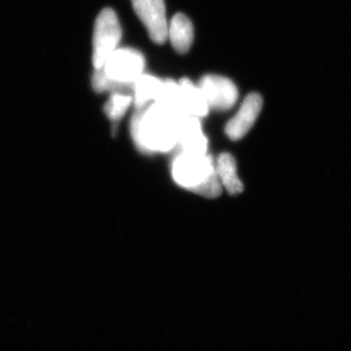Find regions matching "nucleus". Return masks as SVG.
<instances>
[{"instance_id": "1a4fd4ad", "label": "nucleus", "mask_w": 351, "mask_h": 351, "mask_svg": "<svg viewBox=\"0 0 351 351\" xmlns=\"http://www.w3.org/2000/svg\"><path fill=\"white\" fill-rule=\"evenodd\" d=\"M168 38L179 54H186L191 49L195 38L191 21L182 13L176 14L168 24Z\"/></svg>"}, {"instance_id": "20e7f679", "label": "nucleus", "mask_w": 351, "mask_h": 351, "mask_svg": "<svg viewBox=\"0 0 351 351\" xmlns=\"http://www.w3.org/2000/svg\"><path fill=\"white\" fill-rule=\"evenodd\" d=\"M145 60L140 51L133 48H117L108 58L103 69L108 76L117 82L134 83L144 73Z\"/></svg>"}, {"instance_id": "0eeeda50", "label": "nucleus", "mask_w": 351, "mask_h": 351, "mask_svg": "<svg viewBox=\"0 0 351 351\" xmlns=\"http://www.w3.org/2000/svg\"><path fill=\"white\" fill-rule=\"evenodd\" d=\"M263 108V98L260 94L252 93L245 98L239 112L228 122L226 133L232 141L244 137L260 115Z\"/></svg>"}, {"instance_id": "4468645a", "label": "nucleus", "mask_w": 351, "mask_h": 351, "mask_svg": "<svg viewBox=\"0 0 351 351\" xmlns=\"http://www.w3.org/2000/svg\"><path fill=\"white\" fill-rule=\"evenodd\" d=\"M154 103L161 104L164 107L170 108V110L186 114L182 108L181 87H180L179 83L175 82L174 80H163L160 95Z\"/></svg>"}, {"instance_id": "ddd939ff", "label": "nucleus", "mask_w": 351, "mask_h": 351, "mask_svg": "<svg viewBox=\"0 0 351 351\" xmlns=\"http://www.w3.org/2000/svg\"><path fill=\"white\" fill-rule=\"evenodd\" d=\"M92 84L97 92L110 91L112 93L133 94L134 83L117 82L108 76L103 68L95 69Z\"/></svg>"}, {"instance_id": "f257e3e1", "label": "nucleus", "mask_w": 351, "mask_h": 351, "mask_svg": "<svg viewBox=\"0 0 351 351\" xmlns=\"http://www.w3.org/2000/svg\"><path fill=\"white\" fill-rule=\"evenodd\" d=\"M186 115L158 103L138 108L131 122L134 142L147 154L171 151L177 147L180 126Z\"/></svg>"}, {"instance_id": "f8f14e48", "label": "nucleus", "mask_w": 351, "mask_h": 351, "mask_svg": "<svg viewBox=\"0 0 351 351\" xmlns=\"http://www.w3.org/2000/svg\"><path fill=\"white\" fill-rule=\"evenodd\" d=\"M162 86L163 80L156 76L145 73L138 76L134 82L133 87L134 104L136 108L138 110L147 107L151 101H156Z\"/></svg>"}, {"instance_id": "423d86ee", "label": "nucleus", "mask_w": 351, "mask_h": 351, "mask_svg": "<svg viewBox=\"0 0 351 351\" xmlns=\"http://www.w3.org/2000/svg\"><path fill=\"white\" fill-rule=\"evenodd\" d=\"M200 88L209 108L228 110L239 99V90L230 78L217 75H207L201 78Z\"/></svg>"}, {"instance_id": "6e6552de", "label": "nucleus", "mask_w": 351, "mask_h": 351, "mask_svg": "<svg viewBox=\"0 0 351 351\" xmlns=\"http://www.w3.org/2000/svg\"><path fill=\"white\" fill-rule=\"evenodd\" d=\"M207 138L203 134L199 119L186 115L180 126L178 145L184 154H205L207 152Z\"/></svg>"}, {"instance_id": "9b49d317", "label": "nucleus", "mask_w": 351, "mask_h": 351, "mask_svg": "<svg viewBox=\"0 0 351 351\" xmlns=\"http://www.w3.org/2000/svg\"><path fill=\"white\" fill-rule=\"evenodd\" d=\"M216 172L221 186L226 189L230 195H235L243 191V184L237 174V165L234 157L230 154H221L218 157Z\"/></svg>"}, {"instance_id": "39448f33", "label": "nucleus", "mask_w": 351, "mask_h": 351, "mask_svg": "<svg viewBox=\"0 0 351 351\" xmlns=\"http://www.w3.org/2000/svg\"><path fill=\"white\" fill-rule=\"evenodd\" d=\"M132 5L152 40L157 44L165 43L168 38V23L164 0H132Z\"/></svg>"}, {"instance_id": "9d476101", "label": "nucleus", "mask_w": 351, "mask_h": 351, "mask_svg": "<svg viewBox=\"0 0 351 351\" xmlns=\"http://www.w3.org/2000/svg\"><path fill=\"white\" fill-rule=\"evenodd\" d=\"M179 85L181 87L182 108L186 114L197 119L206 117L209 112V106L200 88L186 77L182 78Z\"/></svg>"}, {"instance_id": "7ed1b4c3", "label": "nucleus", "mask_w": 351, "mask_h": 351, "mask_svg": "<svg viewBox=\"0 0 351 351\" xmlns=\"http://www.w3.org/2000/svg\"><path fill=\"white\" fill-rule=\"evenodd\" d=\"M122 29L119 17L112 8L101 11L95 22L93 34V66L103 68L110 55L119 48Z\"/></svg>"}, {"instance_id": "f03ea898", "label": "nucleus", "mask_w": 351, "mask_h": 351, "mask_svg": "<svg viewBox=\"0 0 351 351\" xmlns=\"http://www.w3.org/2000/svg\"><path fill=\"white\" fill-rule=\"evenodd\" d=\"M174 181L182 188L208 198L221 195V182L210 156L180 152L172 165Z\"/></svg>"}, {"instance_id": "2eb2a0df", "label": "nucleus", "mask_w": 351, "mask_h": 351, "mask_svg": "<svg viewBox=\"0 0 351 351\" xmlns=\"http://www.w3.org/2000/svg\"><path fill=\"white\" fill-rule=\"evenodd\" d=\"M133 103V96L130 94L112 93L110 100L105 105V112L108 119L119 121L125 114L127 110Z\"/></svg>"}]
</instances>
